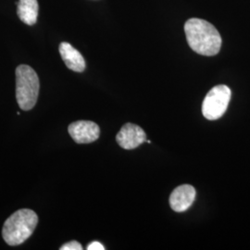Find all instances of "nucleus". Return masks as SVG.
<instances>
[{"mask_svg":"<svg viewBox=\"0 0 250 250\" xmlns=\"http://www.w3.org/2000/svg\"><path fill=\"white\" fill-rule=\"evenodd\" d=\"M16 5L20 20L28 25L36 24L39 9L37 0H19Z\"/></svg>","mask_w":250,"mask_h":250,"instance_id":"nucleus-9","label":"nucleus"},{"mask_svg":"<svg viewBox=\"0 0 250 250\" xmlns=\"http://www.w3.org/2000/svg\"><path fill=\"white\" fill-rule=\"evenodd\" d=\"M68 132L76 143L90 144L99 139L100 129L94 122L77 121L69 125Z\"/></svg>","mask_w":250,"mask_h":250,"instance_id":"nucleus-5","label":"nucleus"},{"mask_svg":"<svg viewBox=\"0 0 250 250\" xmlns=\"http://www.w3.org/2000/svg\"><path fill=\"white\" fill-rule=\"evenodd\" d=\"M196 189L190 185H183L175 188L170 194V206L176 212H184L194 203Z\"/></svg>","mask_w":250,"mask_h":250,"instance_id":"nucleus-7","label":"nucleus"},{"mask_svg":"<svg viewBox=\"0 0 250 250\" xmlns=\"http://www.w3.org/2000/svg\"><path fill=\"white\" fill-rule=\"evenodd\" d=\"M116 140L121 147L130 150L142 145L146 140V134L138 125L126 124L117 134Z\"/></svg>","mask_w":250,"mask_h":250,"instance_id":"nucleus-6","label":"nucleus"},{"mask_svg":"<svg viewBox=\"0 0 250 250\" xmlns=\"http://www.w3.org/2000/svg\"><path fill=\"white\" fill-rule=\"evenodd\" d=\"M188 45L199 55L215 56L220 52L222 37L210 22L201 19L188 20L185 24Z\"/></svg>","mask_w":250,"mask_h":250,"instance_id":"nucleus-1","label":"nucleus"},{"mask_svg":"<svg viewBox=\"0 0 250 250\" xmlns=\"http://www.w3.org/2000/svg\"><path fill=\"white\" fill-rule=\"evenodd\" d=\"M61 250H82L83 247L79 242L71 241L65 245H63L62 247L60 249Z\"/></svg>","mask_w":250,"mask_h":250,"instance_id":"nucleus-10","label":"nucleus"},{"mask_svg":"<svg viewBox=\"0 0 250 250\" xmlns=\"http://www.w3.org/2000/svg\"><path fill=\"white\" fill-rule=\"evenodd\" d=\"M39 78L33 68L20 65L16 69V99L22 110H30L36 106L39 94Z\"/></svg>","mask_w":250,"mask_h":250,"instance_id":"nucleus-3","label":"nucleus"},{"mask_svg":"<svg viewBox=\"0 0 250 250\" xmlns=\"http://www.w3.org/2000/svg\"><path fill=\"white\" fill-rule=\"evenodd\" d=\"M38 224V216L29 208H21L14 212L5 222L2 235L9 246L21 245L35 232Z\"/></svg>","mask_w":250,"mask_h":250,"instance_id":"nucleus-2","label":"nucleus"},{"mask_svg":"<svg viewBox=\"0 0 250 250\" xmlns=\"http://www.w3.org/2000/svg\"><path fill=\"white\" fill-rule=\"evenodd\" d=\"M231 89L224 84L213 87L204 99L202 113L208 121H215L224 116L231 100Z\"/></svg>","mask_w":250,"mask_h":250,"instance_id":"nucleus-4","label":"nucleus"},{"mask_svg":"<svg viewBox=\"0 0 250 250\" xmlns=\"http://www.w3.org/2000/svg\"><path fill=\"white\" fill-rule=\"evenodd\" d=\"M105 247L98 241L92 242L87 246V250H104Z\"/></svg>","mask_w":250,"mask_h":250,"instance_id":"nucleus-11","label":"nucleus"},{"mask_svg":"<svg viewBox=\"0 0 250 250\" xmlns=\"http://www.w3.org/2000/svg\"><path fill=\"white\" fill-rule=\"evenodd\" d=\"M60 53L65 65L73 72H83L85 69V62L82 54L67 42L60 45Z\"/></svg>","mask_w":250,"mask_h":250,"instance_id":"nucleus-8","label":"nucleus"}]
</instances>
